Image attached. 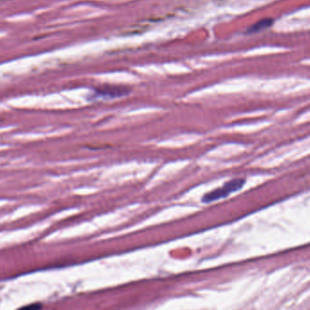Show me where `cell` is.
<instances>
[{"mask_svg": "<svg viewBox=\"0 0 310 310\" xmlns=\"http://www.w3.org/2000/svg\"><path fill=\"white\" fill-rule=\"evenodd\" d=\"M244 183H245V179H242V178L233 179V180L226 182L222 187L215 189L210 193L204 194L201 199V201L204 203H210L212 201H218L223 198H226L227 196L231 195V193H235L242 188Z\"/></svg>", "mask_w": 310, "mask_h": 310, "instance_id": "obj_1", "label": "cell"}, {"mask_svg": "<svg viewBox=\"0 0 310 310\" xmlns=\"http://www.w3.org/2000/svg\"><path fill=\"white\" fill-rule=\"evenodd\" d=\"M272 25V19H262L260 21L256 23L255 25H252V27L249 29V32L251 33H255V32H260L261 30L266 29Z\"/></svg>", "mask_w": 310, "mask_h": 310, "instance_id": "obj_3", "label": "cell"}, {"mask_svg": "<svg viewBox=\"0 0 310 310\" xmlns=\"http://www.w3.org/2000/svg\"><path fill=\"white\" fill-rule=\"evenodd\" d=\"M40 308V306L36 304V305H30V306H26L25 307H22L20 309L18 310H38Z\"/></svg>", "mask_w": 310, "mask_h": 310, "instance_id": "obj_4", "label": "cell"}, {"mask_svg": "<svg viewBox=\"0 0 310 310\" xmlns=\"http://www.w3.org/2000/svg\"><path fill=\"white\" fill-rule=\"evenodd\" d=\"M96 95L98 97H107V98H116V97H123L128 95L131 92L129 88L126 86L121 85H110V84H105L95 90Z\"/></svg>", "mask_w": 310, "mask_h": 310, "instance_id": "obj_2", "label": "cell"}]
</instances>
